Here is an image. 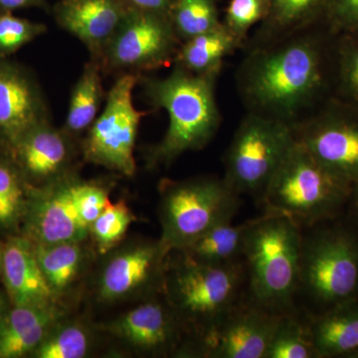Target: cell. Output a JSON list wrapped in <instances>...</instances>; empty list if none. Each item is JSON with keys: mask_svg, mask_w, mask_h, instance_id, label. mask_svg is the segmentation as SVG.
<instances>
[{"mask_svg": "<svg viewBox=\"0 0 358 358\" xmlns=\"http://www.w3.org/2000/svg\"><path fill=\"white\" fill-rule=\"evenodd\" d=\"M40 268L56 294L69 288L84 265L81 242H64L50 245H34Z\"/></svg>", "mask_w": 358, "mask_h": 358, "instance_id": "26", "label": "cell"}, {"mask_svg": "<svg viewBox=\"0 0 358 358\" xmlns=\"http://www.w3.org/2000/svg\"><path fill=\"white\" fill-rule=\"evenodd\" d=\"M308 326L317 358H348L358 350L357 301L329 308Z\"/></svg>", "mask_w": 358, "mask_h": 358, "instance_id": "21", "label": "cell"}, {"mask_svg": "<svg viewBox=\"0 0 358 358\" xmlns=\"http://www.w3.org/2000/svg\"><path fill=\"white\" fill-rule=\"evenodd\" d=\"M50 112L43 91L24 66L0 58V147L8 152L21 136Z\"/></svg>", "mask_w": 358, "mask_h": 358, "instance_id": "14", "label": "cell"}, {"mask_svg": "<svg viewBox=\"0 0 358 358\" xmlns=\"http://www.w3.org/2000/svg\"><path fill=\"white\" fill-rule=\"evenodd\" d=\"M131 9L122 0H59L52 8L59 27L85 45L99 62Z\"/></svg>", "mask_w": 358, "mask_h": 358, "instance_id": "15", "label": "cell"}, {"mask_svg": "<svg viewBox=\"0 0 358 358\" xmlns=\"http://www.w3.org/2000/svg\"><path fill=\"white\" fill-rule=\"evenodd\" d=\"M294 143L293 127L248 112L224 157V179L237 194L258 195L262 199Z\"/></svg>", "mask_w": 358, "mask_h": 358, "instance_id": "7", "label": "cell"}, {"mask_svg": "<svg viewBox=\"0 0 358 358\" xmlns=\"http://www.w3.org/2000/svg\"><path fill=\"white\" fill-rule=\"evenodd\" d=\"M266 358H317L308 326L287 313L275 324Z\"/></svg>", "mask_w": 358, "mask_h": 358, "instance_id": "29", "label": "cell"}, {"mask_svg": "<svg viewBox=\"0 0 358 358\" xmlns=\"http://www.w3.org/2000/svg\"><path fill=\"white\" fill-rule=\"evenodd\" d=\"M333 96L358 106V33L336 35Z\"/></svg>", "mask_w": 358, "mask_h": 358, "instance_id": "28", "label": "cell"}, {"mask_svg": "<svg viewBox=\"0 0 358 358\" xmlns=\"http://www.w3.org/2000/svg\"><path fill=\"white\" fill-rule=\"evenodd\" d=\"M294 140L329 173L358 181V106L331 96L293 126Z\"/></svg>", "mask_w": 358, "mask_h": 358, "instance_id": "10", "label": "cell"}, {"mask_svg": "<svg viewBox=\"0 0 358 358\" xmlns=\"http://www.w3.org/2000/svg\"><path fill=\"white\" fill-rule=\"evenodd\" d=\"M72 192L78 213L90 228L109 203L107 189L95 181H82L73 178Z\"/></svg>", "mask_w": 358, "mask_h": 358, "instance_id": "35", "label": "cell"}, {"mask_svg": "<svg viewBox=\"0 0 358 358\" xmlns=\"http://www.w3.org/2000/svg\"><path fill=\"white\" fill-rule=\"evenodd\" d=\"M336 35L324 23L251 44L237 72L250 113L293 127L333 96Z\"/></svg>", "mask_w": 358, "mask_h": 358, "instance_id": "1", "label": "cell"}, {"mask_svg": "<svg viewBox=\"0 0 358 358\" xmlns=\"http://www.w3.org/2000/svg\"><path fill=\"white\" fill-rule=\"evenodd\" d=\"M179 45L169 16L131 9L98 63L103 74L145 75L173 64Z\"/></svg>", "mask_w": 358, "mask_h": 358, "instance_id": "11", "label": "cell"}, {"mask_svg": "<svg viewBox=\"0 0 358 358\" xmlns=\"http://www.w3.org/2000/svg\"><path fill=\"white\" fill-rule=\"evenodd\" d=\"M169 20L180 43L222 24L215 0H174Z\"/></svg>", "mask_w": 358, "mask_h": 358, "instance_id": "27", "label": "cell"}, {"mask_svg": "<svg viewBox=\"0 0 358 358\" xmlns=\"http://www.w3.org/2000/svg\"><path fill=\"white\" fill-rule=\"evenodd\" d=\"M2 300L1 298H0V315H1V310H2Z\"/></svg>", "mask_w": 358, "mask_h": 358, "instance_id": "41", "label": "cell"}, {"mask_svg": "<svg viewBox=\"0 0 358 358\" xmlns=\"http://www.w3.org/2000/svg\"><path fill=\"white\" fill-rule=\"evenodd\" d=\"M141 75L117 76L107 93L102 112L82 141L84 159L122 176L136 173L134 148L141 120L145 112L134 107V90Z\"/></svg>", "mask_w": 358, "mask_h": 358, "instance_id": "9", "label": "cell"}, {"mask_svg": "<svg viewBox=\"0 0 358 358\" xmlns=\"http://www.w3.org/2000/svg\"><path fill=\"white\" fill-rule=\"evenodd\" d=\"M178 320L171 306L150 301L110 322L109 331L141 350L162 352L176 343Z\"/></svg>", "mask_w": 358, "mask_h": 358, "instance_id": "19", "label": "cell"}, {"mask_svg": "<svg viewBox=\"0 0 358 358\" xmlns=\"http://www.w3.org/2000/svg\"><path fill=\"white\" fill-rule=\"evenodd\" d=\"M122 1L133 10L160 14L169 17L174 3V0H122Z\"/></svg>", "mask_w": 358, "mask_h": 358, "instance_id": "37", "label": "cell"}, {"mask_svg": "<svg viewBox=\"0 0 358 358\" xmlns=\"http://www.w3.org/2000/svg\"><path fill=\"white\" fill-rule=\"evenodd\" d=\"M90 348V336L79 324H66L54 329L35 350L39 358H82Z\"/></svg>", "mask_w": 358, "mask_h": 358, "instance_id": "31", "label": "cell"}, {"mask_svg": "<svg viewBox=\"0 0 358 358\" xmlns=\"http://www.w3.org/2000/svg\"><path fill=\"white\" fill-rule=\"evenodd\" d=\"M101 65L90 59L71 92L63 131L73 140L87 133L100 114L107 94L103 91Z\"/></svg>", "mask_w": 358, "mask_h": 358, "instance_id": "23", "label": "cell"}, {"mask_svg": "<svg viewBox=\"0 0 358 358\" xmlns=\"http://www.w3.org/2000/svg\"><path fill=\"white\" fill-rule=\"evenodd\" d=\"M270 6L271 0H230L223 24L245 45L250 30L267 17Z\"/></svg>", "mask_w": 358, "mask_h": 358, "instance_id": "34", "label": "cell"}, {"mask_svg": "<svg viewBox=\"0 0 358 358\" xmlns=\"http://www.w3.org/2000/svg\"><path fill=\"white\" fill-rule=\"evenodd\" d=\"M243 46L222 24L178 47L173 66L199 76L217 78L226 57Z\"/></svg>", "mask_w": 358, "mask_h": 358, "instance_id": "22", "label": "cell"}, {"mask_svg": "<svg viewBox=\"0 0 358 358\" xmlns=\"http://www.w3.org/2000/svg\"><path fill=\"white\" fill-rule=\"evenodd\" d=\"M350 203H352V209L353 214L358 220V181L353 185L352 193H350Z\"/></svg>", "mask_w": 358, "mask_h": 358, "instance_id": "39", "label": "cell"}, {"mask_svg": "<svg viewBox=\"0 0 358 358\" xmlns=\"http://www.w3.org/2000/svg\"><path fill=\"white\" fill-rule=\"evenodd\" d=\"M244 278L241 261L206 265L183 259L166 280L169 306L178 319L192 322L201 334L239 301Z\"/></svg>", "mask_w": 358, "mask_h": 358, "instance_id": "8", "label": "cell"}, {"mask_svg": "<svg viewBox=\"0 0 358 358\" xmlns=\"http://www.w3.org/2000/svg\"><path fill=\"white\" fill-rule=\"evenodd\" d=\"M2 273L15 307L55 305L56 294L40 268L34 245L24 238L9 240L3 250Z\"/></svg>", "mask_w": 358, "mask_h": 358, "instance_id": "18", "label": "cell"}, {"mask_svg": "<svg viewBox=\"0 0 358 358\" xmlns=\"http://www.w3.org/2000/svg\"><path fill=\"white\" fill-rule=\"evenodd\" d=\"M301 228L281 214L253 219L245 237L243 259L252 301L275 313H287L300 289Z\"/></svg>", "mask_w": 358, "mask_h": 358, "instance_id": "3", "label": "cell"}, {"mask_svg": "<svg viewBox=\"0 0 358 358\" xmlns=\"http://www.w3.org/2000/svg\"><path fill=\"white\" fill-rule=\"evenodd\" d=\"M167 254L162 245L141 244L120 252L103 268L99 293L103 301L120 300L148 282L162 278V263Z\"/></svg>", "mask_w": 358, "mask_h": 358, "instance_id": "17", "label": "cell"}, {"mask_svg": "<svg viewBox=\"0 0 358 358\" xmlns=\"http://www.w3.org/2000/svg\"><path fill=\"white\" fill-rule=\"evenodd\" d=\"M73 138L50 120L26 131L6 154L20 169L23 178L34 182H50L69 173Z\"/></svg>", "mask_w": 358, "mask_h": 358, "instance_id": "16", "label": "cell"}, {"mask_svg": "<svg viewBox=\"0 0 358 358\" xmlns=\"http://www.w3.org/2000/svg\"><path fill=\"white\" fill-rule=\"evenodd\" d=\"M240 195L225 179L199 176L162 185L159 243L169 252L181 251L219 224L232 221Z\"/></svg>", "mask_w": 358, "mask_h": 358, "instance_id": "5", "label": "cell"}, {"mask_svg": "<svg viewBox=\"0 0 358 358\" xmlns=\"http://www.w3.org/2000/svg\"><path fill=\"white\" fill-rule=\"evenodd\" d=\"M324 23L334 35L358 33V0H326Z\"/></svg>", "mask_w": 358, "mask_h": 358, "instance_id": "36", "label": "cell"}, {"mask_svg": "<svg viewBox=\"0 0 358 358\" xmlns=\"http://www.w3.org/2000/svg\"><path fill=\"white\" fill-rule=\"evenodd\" d=\"M55 305L15 307L0 322V358H17L36 350L62 317Z\"/></svg>", "mask_w": 358, "mask_h": 358, "instance_id": "20", "label": "cell"}, {"mask_svg": "<svg viewBox=\"0 0 358 358\" xmlns=\"http://www.w3.org/2000/svg\"><path fill=\"white\" fill-rule=\"evenodd\" d=\"M47 31L48 28L44 23L18 17L9 11H0V58L11 57Z\"/></svg>", "mask_w": 358, "mask_h": 358, "instance_id": "32", "label": "cell"}, {"mask_svg": "<svg viewBox=\"0 0 358 358\" xmlns=\"http://www.w3.org/2000/svg\"><path fill=\"white\" fill-rule=\"evenodd\" d=\"M324 3L326 0H271L268 16L252 44L324 23Z\"/></svg>", "mask_w": 358, "mask_h": 358, "instance_id": "25", "label": "cell"}, {"mask_svg": "<svg viewBox=\"0 0 358 358\" xmlns=\"http://www.w3.org/2000/svg\"><path fill=\"white\" fill-rule=\"evenodd\" d=\"M45 9L49 10L48 2L47 0H0V11H13L24 8Z\"/></svg>", "mask_w": 358, "mask_h": 358, "instance_id": "38", "label": "cell"}, {"mask_svg": "<svg viewBox=\"0 0 358 358\" xmlns=\"http://www.w3.org/2000/svg\"><path fill=\"white\" fill-rule=\"evenodd\" d=\"M252 221L238 225H233L232 221L219 224L181 250L183 259L206 265L239 262L243 259L245 237Z\"/></svg>", "mask_w": 358, "mask_h": 358, "instance_id": "24", "label": "cell"}, {"mask_svg": "<svg viewBox=\"0 0 358 358\" xmlns=\"http://www.w3.org/2000/svg\"><path fill=\"white\" fill-rule=\"evenodd\" d=\"M136 217L124 201L113 204L109 201L98 218L90 226V234L95 240L101 253L114 248L127 234Z\"/></svg>", "mask_w": 358, "mask_h": 358, "instance_id": "30", "label": "cell"}, {"mask_svg": "<svg viewBox=\"0 0 358 358\" xmlns=\"http://www.w3.org/2000/svg\"><path fill=\"white\" fill-rule=\"evenodd\" d=\"M352 186L343 182L294 143L266 187V212L281 214L301 228L334 217L350 201Z\"/></svg>", "mask_w": 358, "mask_h": 358, "instance_id": "4", "label": "cell"}, {"mask_svg": "<svg viewBox=\"0 0 358 358\" xmlns=\"http://www.w3.org/2000/svg\"><path fill=\"white\" fill-rule=\"evenodd\" d=\"M73 176L65 174L35 187L27 185V230L35 244L82 242L90 228L80 217L73 199Z\"/></svg>", "mask_w": 358, "mask_h": 358, "instance_id": "13", "label": "cell"}, {"mask_svg": "<svg viewBox=\"0 0 358 358\" xmlns=\"http://www.w3.org/2000/svg\"><path fill=\"white\" fill-rule=\"evenodd\" d=\"M255 301H238L200 334L199 355L210 358H266L280 315Z\"/></svg>", "mask_w": 358, "mask_h": 358, "instance_id": "12", "label": "cell"}, {"mask_svg": "<svg viewBox=\"0 0 358 358\" xmlns=\"http://www.w3.org/2000/svg\"><path fill=\"white\" fill-rule=\"evenodd\" d=\"M214 78L174 66L166 77L141 75L138 84L154 107L166 110L169 128L148 154L150 166H167L181 155L206 147L221 122Z\"/></svg>", "mask_w": 358, "mask_h": 358, "instance_id": "2", "label": "cell"}, {"mask_svg": "<svg viewBox=\"0 0 358 358\" xmlns=\"http://www.w3.org/2000/svg\"><path fill=\"white\" fill-rule=\"evenodd\" d=\"M4 155L0 157V224L9 225L20 214L27 185L13 159Z\"/></svg>", "mask_w": 358, "mask_h": 358, "instance_id": "33", "label": "cell"}, {"mask_svg": "<svg viewBox=\"0 0 358 358\" xmlns=\"http://www.w3.org/2000/svg\"><path fill=\"white\" fill-rule=\"evenodd\" d=\"M300 289L324 312L357 301V236L336 226L317 228L303 236Z\"/></svg>", "mask_w": 358, "mask_h": 358, "instance_id": "6", "label": "cell"}, {"mask_svg": "<svg viewBox=\"0 0 358 358\" xmlns=\"http://www.w3.org/2000/svg\"><path fill=\"white\" fill-rule=\"evenodd\" d=\"M2 261H3V250L0 247V270H2Z\"/></svg>", "mask_w": 358, "mask_h": 358, "instance_id": "40", "label": "cell"}]
</instances>
